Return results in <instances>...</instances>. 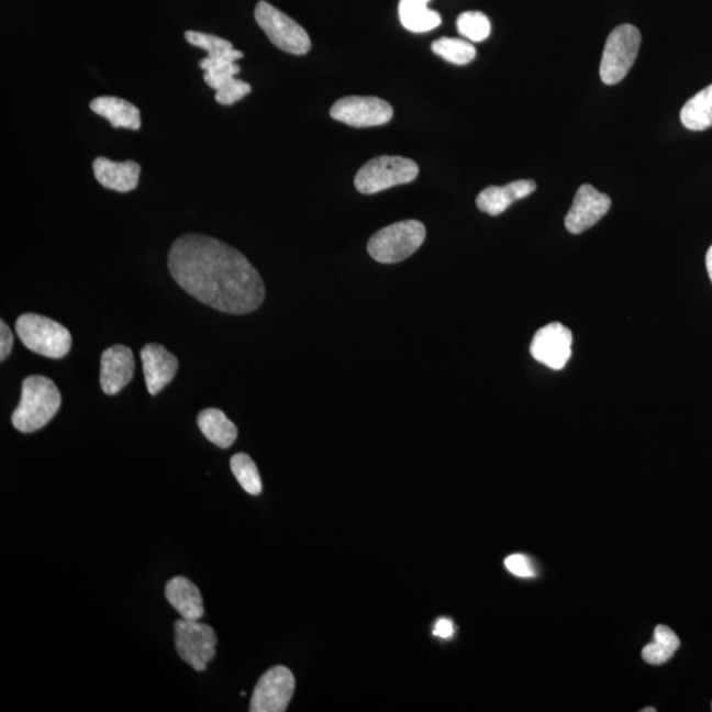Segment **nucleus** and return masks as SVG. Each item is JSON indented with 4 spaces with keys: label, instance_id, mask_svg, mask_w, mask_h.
I'll return each mask as SVG.
<instances>
[{
    "label": "nucleus",
    "instance_id": "obj_29",
    "mask_svg": "<svg viewBox=\"0 0 712 712\" xmlns=\"http://www.w3.org/2000/svg\"><path fill=\"white\" fill-rule=\"evenodd\" d=\"M13 346V334L11 329L2 320L0 321V360L9 358Z\"/></svg>",
    "mask_w": 712,
    "mask_h": 712
},
{
    "label": "nucleus",
    "instance_id": "obj_18",
    "mask_svg": "<svg viewBox=\"0 0 712 712\" xmlns=\"http://www.w3.org/2000/svg\"><path fill=\"white\" fill-rule=\"evenodd\" d=\"M165 597L182 619L200 620L204 615L200 589L188 578H171L165 586Z\"/></svg>",
    "mask_w": 712,
    "mask_h": 712
},
{
    "label": "nucleus",
    "instance_id": "obj_14",
    "mask_svg": "<svg viewBox=\"0 0 712 712\" xmlns=\"http://www.w3.org/2000/svg\"><path fill=\"white\" fill-rule=\"evenodd\" d=\"M141 358L145 386L152 396L163 391L178 371V360L174 354L157 343H148L142 348Z\"/></svg>",
    "mask_w": 712,
    "mask_h": 712
},
{
    "label": "nucleus",
    "instance_id": "obj_3",
    "mask_svg": "<svg viewBox=\"0 0 712 712\" xmlns=\"http://www.w3.org/2000/svg\"><path fill=\"white\" fill-rule=\"evenodd\" d=\"M16 334L31 352L51 359H62L71 348L68 329L48 316L25 313L15 323Z\"/></svg>",
    "mask_w": 712,
    "mask_h": 712
},
{
    "label": "nucleus",
    "instance_id": "obj_24",
    "mask_svg": "<svg viewBox=\"0 0 712 712\" xmlns=\"http://www.w3.org/2000/svg\"><path fill=\"white\" fill-rule=\"evenodd\" d=\"M653 636H655L653 642L646 645L642 652L644 661L650 665L668 663L675 656L681 642H679L675 631H671L666 625H657Z\"/></svg>",
    "mask_w": 712,
    "mask_h": 712
},
{
    "label": "nucleus",
    "instance_id": "obj_16",
    "mask_svg": "<svg viewBox=\"0 0 712 712\" xmlns=\"http://www.w3.org/2000/svg\"><path fill=\"white\" fill-rule=\"evenodd\" d=\"M537 189V183L532 180H519L505 187H488L481 190L477 198V207L481 213L491 216L503 214L513 202L523 200Z\"/></svg>",
    "mask_w": 712,
    "mask_h": 712
},
{
    "label": "nucleus",
    "instance_id": "obj_7",
    "mask_svg": "<svg viewBox=\"0 0 712 712\" xmlns=\"http://www.w3.org/2000/svg\"><path fill=\"white\" fill-rule=\"evenodd\" d=\"M255 20L277 48L294 56L307 55L312 48L308 32L292 18L264 0L256 5Z\"/></svg>",
    "mask_w": 712,
    "mask_h": 712
},
{
    "label": "nucleus",
    "instance_id": "obj_2",
    "mask_svg": "<svg viewBox=\"0 0 712 712\" xmlns=\"http://www.w3.org/2000/svg\"><path fill=\"white\" fill-rule=\"evenodd\" d=\"M62 393L49 378L42 375L26 376L22 398L12 413V425L22 433H33L44 427L62 407Z\"/></svg>",
    "mask_w": 712,
    "mask_h": 712
},
{
    "label": "nucleus",
    "instance_id": "obj_6",
    "mask_svg": "<svg viewBox=\"0 0 712 712\" xmlns=\"http://www.w3.org/2000/svg\"><path fill=\"white\" fill-rule=\"evenodd\" d=\"M639 45H642V33L635 25H619L610 33L599 70L600 78L605 85L623 81L636 62Z\"/></svg>",
    "mask_w": 712,
    "mask_h": 712
},
{
    "label": "nucleus",
    "instance_id": "obj_22",
    "mask_svg": "<svg viewBox=\"0 0 712 712\" xmlns=\"http://www.w3.org/2000/svg\"><path fill=\"white\" fill-rule=\"evenodd\" d=\"M431 0H400L399 18L402 26L413 33L437 29L442 19L437 11L427 9Z\"/></svg>",
    "mask_w": 712,
    "mask_h": 712
},
{
    "label": "nucleus",
    "instance_id": "obj_13",
    "mask_svg": "<svg viewBox=\"0 0 712 712\" xmlns=\"http://www.w3.org/2000/svg\"><path fill=\"white\" fill-rule=\"evenodd\" d=\"M134 353L127 346L115 345L104 349L101 356V382L105 394H116L134 378Z\"/></svg>",
    "mask_w": 712,
    "mask_h": 712
},
{
    "label": "nucleus",
    "instance_id": "obj_21",
    "mask_svg": "<svg viewBox=\"0 0 712 712\" xmlns=\"http://www.w3.org/2000/svg\"><path fill=\"white\" fill-rule=\"evenodd\" d=\"M198 427L211 444L229 448L237 437V427L221 409H204L197 418Z\"/></svg>",
    "mask_w": 712,
    "mask_h": 712
},
{
    "label": "nucleus",
    "instance_id": "obj_19",
    "mask_svg": "<svg viewBox=\"0 0 712 712\" xmlns=\"http://www.w3.org/2000/svg\"><path fill=\"white\" fill-rule=\"evenodd\" d=\"M185 38L189 44L208 52V57L198 64L203 71L213 66L236 63L244 57L243 52L234 49V45L227 40L209 33L188 31Z\"/></svg>",
    "mask_w": 712,
    "mask_h": 712
},
{
    "label": "nucleus",
    "instance_id": "obj_5",
    "mask_svg": "<svg viewBox=\"0 0 712 712\" xmlns=\"http://www.w3.org/2000/svg\"><path fill=\"white\" fill-rule=\"evenodd\" d=\"M419 165L401 156H379L363 165L355 176V188L361 194L380 193L396 185L409 183L419 176Z\"/></svg>",
    "mask_w": 712,
    "mask_h": 712
},
{
    "label": "nucleus",
    "instance_id": "obj_8",
    "mask_svg": "<svg viewBox=\"0 0 712 712\" xmlns=\"http://www.w3.org/2000/svg\"><path fill=\"white\" fill-rule=\"evenodd\" d=\"M218 637L210 625L198 620L180 619L175 623V644L178 656L196 671L207 670L215 657Z\"/></svg>",
    "mask_w": 712,
    "mask_h": 712
},
{
    "label": "nucleus",
    "instance_id": "obj_10",
    "mask_svg": "<svg viewBox=\"0 0 712 712\" xmlns=\"http://www.w3.org/2000/svg\"><path fill=\"white\" fill-rule=\"evenodd\" d=\"M335 121L356 129L375 127L391 121L392 105L376 97H345L333 104L330 110Z\"/></svg>",
    "mask_w": 712,
    "mask_h": 712
},
{
    "label": "nucleus",
    "instance_id": "obj_20",
    "mask_svg": "<svg viewBox=\"0 0 712 712\" xmlns=\"http://www.w3.org/2000/svg\"><path fill=\"white\" fill-rule=\"evenodd\" d=\"M96 114L108 119L112 127L138 130L142 125L141 111L135 104L116 97H98L90 102Z\"/></svg>",
    "mask_w": 712,
    "mask_h": 712
},
{
    "label": "nucleus",
    "instance_id": "obj_30",
    "mask_svg": "<svg viewBox=\"0 0 712 712\" xmlns=\"http://www.w3.org/2000/svg\"><path fill=\"white\" fill-rule=\"evenodd\" d=\"M454 626L448 620L442 619L438 620V623L435 624L434 635L442 638H448L453 636Z\"/></svg>",
    "mask_w": 712,
    "mask_h": 712
},
{
    "label": "nucleus",
    "instance_id": "obj_1",
    "mask_svg": "<svg viewBox=\"0 0 712 712\" xmlns=\"http://www.w3.org/2000/svg\"><path fill=\"white\" fill-rule=\"evenodd\" d=\"M168 268L185 292L222 313L248 314L266 299L262 276L247 257L214 237H178L169 251Z\"/></svg>",
    "mask_w": 712,
    "mask_h": 712
},
{
    "label": "nucleus",
    "instance_id": "obj_28",
    "mask_svg": "<svg viewBox=\"0 0 712 712\" xmlns=\"http://www.w3.org/2000/svg\"><path fill=\"white\" fill-rule=\"evenodd\" d=\"M504 565L513 576L520 578H532L536 576V570H534L531 559L523 556V554H513V556L505 559Z\"/></svg>",
    "mask_w": 712,
    "mask_h": 712
},
{
    "label": "nucleus",
    "instance_id": "obj_23",
    "mask_svg": "<svg viewBox=\"0 0 712 712\" xmlns=\"http://www.w3.org/2000/svg\"><path fill=\"white\" fill-rule=\"evenodd\" d=\"M681 122L690 131H704L712 127V84L685 103Z\"/></svg>",
    "mask_w": 712,
    "mask_h": 712
},
{
    "label": "nucleus",
    "instance_id": "obj_9",
    "mask_svg": "<svg viewBox=\"0 0 712 712\" xmlns=\"http://www.w3.org/2000/svg\"><path fill=\"white\" fill-rule=\"evenodd\" d=\"M296 679L286 666H275L264 672L251 698V712H283L292 701Z\"/></svg>",
    "mask_w": 712,
    "mask_h": 712
},
{
    "label": "nucleus",
    "instance_id": "obj_26",
    "mask_svg": "<svg viewBox=\"0 0 712 712\" xmlns=\"http://www.w3.org/2000/svg\"><path fill=\"white\" fill-rule=\"evenodd\" d=\"M230 467L244 491L253 494V497L262 493L260 474L249 455L244 453L235 454L230 460Z\"/></svg>",
    "mask_w": 712,
    "mask_h": 712
},
{
    "label": "nucleus",
    "instance_id": "obj_31",
    "mask_svg": "<svg viewBox=\"0 0 712 712\" xmlns=\"http://www.w3.org/2000/svg\"><path fill=\"white\" fill-rule=\"evenodd\" d=\"M705 267H708V272L712 282V246L709 248L708 255H705Z\"/></svg>",
    "mask_w": 712,
    "mask_h": 712
},
{
    "label": "nucleus",
    "instance_id": "obj_27",
    "mask_svg": "<svg viewBox=\"0 0 712 712\" xmlns=\"http://www.w3.org/2000/svg\"><path fill=\"white\" fill-rule=\"evenodd\" d=\"M458 32L474 43L485 42L491 35V22L483 12L467 11L457 19Z\"/></svg>",
    "mask_w": 712,
    "mask_h": 712
},
{
    "label": "nucleus",
    "instance_id": "obj_25",
    "mask_svg": "<svg viewBox=\"0 0 712 712\" xmlns=\"http://www.w3.org/2000/svg\"><path fill=\"white\" fill-rule=\"evenodd\" d=\"M435 55L454 65H467L477 56V49L471 43L461 38L441 37L432 44Z\"/></svg>",
    "mask_w": 712,
    "mask_h": 712
},
{
    "label": "nucleus",
    "instance_id": "obj_4",
    "mask_svg": "<svg viewBox=\"0 0 712 712\" xmlns=\"http://www.w3.org/2000/svg\"><path fill=\"white\" fill-rule=\"evenodd\" d=\"M426 229L419 221L408 220L389 224L368 242V254L381 264H396L408 259L422 246Z\"/></svg>",
    "mask_w": 712,
    "mask_h": 712
},
{
    "label": "nucleus",
    "instance_id": "obj_32",
    "mask_svg": "<svg viewBox=\"0 0 712 712\" xmlns=\"http://www.w3.org/2000/svg\"><path fill=\"white\" fill-rule=\"evenodd\" d=\"M643 712H656L655 708L644 709Z\"/></svg>",
    "mask_w": 712,
    "mask_h": 712
},
{
    "label": "nucleus",
    "instance_id": "obj_15",
    "mask_svg": "<svg viewBox=\"0 0 712 712\" xmlns=\"http://www.w3.org/2000/svg\"><path fill=\"white\" fill-rule=\"evenodd\" d=\"M241 66L231 63L221 66H214L204 70V82L211 89L215 90V101L222 105H231L241 101L251 92V85L235 78L240 75Z\"/></svg>",
    "mask_w": 712,
    "mask_h": 712
},
{
    "label": "nucleus",
    "instance_id": "obj_17",
    "mask_svg": "<svg viewBox=\"0 0 712 712\" xmlns=\"http://www.w3.org/2000/svg\"><path fill=\"white\" fill-rule=\"evenodd\" d=\"M92 170L103 188L127 193L136 189L142 168L135 162L115 163L108 157H98L92 163Z\"/></svg>",
    "mask_w": 712,
    "mask_h": 712
},
{
    "label": "nucleus",
    "instance_id": "obj_11",
    "mask_svg": "<svg viewBox=\"0 0 712 712\" xmlns=\"http://www.w3.org/2000/svg\"><path fill=\"white\" fill-rule=\"evenodd\" d=\"M572 334L559 322L539 329L533 336L531 354L541 365L563 369L571 358Z\"/></svg>",
    "mask_w": 712,
    "mask_h": 712
},
{
    "label": "nucleus",
    "instance_id": "obj_12",
    "mask_svg": "<svg viewBox=\"0 0 712 712\" xmlns=\"http://www.w3.org/2000/svg\"><path fill=\"white\" fill-rule=\"evenodd\" d=\"M611 198L585 183L577 191L569 213L565 216V227L572 235L585 233L602 220L611 209Z\"/></svg>",
    "mask_w": 712,
    "mask_h": 712
}]
</instances>
